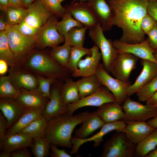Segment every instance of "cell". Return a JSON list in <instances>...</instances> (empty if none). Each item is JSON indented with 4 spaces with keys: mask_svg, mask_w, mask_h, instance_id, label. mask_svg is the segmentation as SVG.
<instances>
[{
    "mask_svg": "<svg viewBox=\"0 0 157 157\" xmlns=\"http://www.w3.org/2000/svg\"><path fill=\"white\" fill-rule=\"evenodd\" d=\"M96 112L105 123L121 120L124 115L122 105L116 101L102 105Z\"/></svg>",
    "mask_w": 157,
    "mask_h": 157,
    "instance_id": "d4e9b609",
    "label": "cell"
},
{
    "mask_svg": "<svg viewBox=\"0 0 157 157\" xmlns=\"http://www.w3.org/2000/svg\"><path fill=\"white\" fill-rule=\"evenodd\" d=\"M82 123L81 126L75 132L74 137L79 139L87 138L90 135L101 128L105 124L96 111L91 112Z\"/></svg>",
    "mask_w": 157,
    "mask_h": 157,
    "instance_id": "484cf974",
    "label": "cell"
},
{
    "mask_svg": "<svg viewBox=\"0 0 157 157\" xmlns=\"http://www.w3.org/2000/svg\"><path fill=\"white\" fill-rule=\"evenodd\" d=\"M17 101L24 109L44 107L49 99L36 90H28L24 89L20 90Z\"/></svg>",
    "mask_w": 157,
    "mask_h": 157,
    "instance_id": "7402d4cb",
    "label": "cell"
},
{
    "mask_svg": "<svg viewBox=\"0 0 157 157\" xmlns=\"http://www.w3.org/2000/svg\"><path fill=\"white\" fill-rule=\"evenodd\" d=\"M92 53L83 59H81L78 63V69L71 74L73 77H84L95 74L101 58V54L99 47L95 44L92 47Z\"/></svg>",
    "mask_w": 157,
    "mask_h": 157,
    "instance_id": "d6986e66",
    "label": "cell"
},
{
    "mask_svg": "<svg viewBox=\"0 0 157 157\" xmlns=\"http://www.w3.org/2000/svg\"><path fill=\"white\" fill-rule=\"evenodd\" d=\"M20 93L10 81L8 75L1 76L0 78V98H9L16 99Z\"/></svg>",
    "mask_w": 157,
    "mask_h": 157,
    "instance_id": "74e56055",
    "label": "cell"
},
{
    "mask_svg": "<svg viewBox=\"0 0 157 157\" xmlns=\"http://www.w3.org/2000/svg\"><path fill=\"white\" fill-rule=\"evenodd\" d=\"M100 23L89 30V35L101 51L103 65L106 70L110 73L112 64L118 53L113 46V42L105 36Z\"/></svg>",
    "mask_w": 157,
    "mask_h": 157,
    "instance_id": "8992f818",
    "label": "cell"
},
{
    "mask_svg": "<svg viewBox=\"0 0 157 157\" xmlns=\"http://www.w3.org/2000/svg\"><path fill=\"white\" fill-rule=\"evenodd\" d=\"M33 139L27 135L18 133L6 137L3 151L11 153L18 149L31 147Z\"/></svg>",
    "mask_w": 157,
    "mask_h": 157,
    "instance_id": "4316f807",
    "label": "cell"
},
{
    "mask_svg": "<svg viewBox=\"0 0 157 157\" xmlns=\"http://www.w3.org/2000/svg\"><path fill=\"white\" fill-rule=\"evenodd\" d=\"M76 82L80 99L94 93L103 85L95 74L82 77Z\"/></svg>",
    "mask_w": 157,
    "mask_h": 157,
    "instance_id": "83f0119b",
    "label": "cell"
},
{
    "mask_svg": "<svg viewBox=\"0 0 157 157\" xmlns=\"http://www.w3.org/2000/svg\"><path fill=\"white\" fill-rule=\"evenodd\" d=\"M142 70L135 82L127 89L128 96L130 97L157 76V63L147 60L141 59Z\"/></svg>",
    "mask_w": 157,
    "mask_h": 157,
    "instance_id": "ac0fdd59",
    "label": "cell"
},
{
    "mask_svg": "<svg viewBox=\"0 0 157 157\" xmlns=\"http://www.w3.org/2000/svg\"><path fill=\"white\" fill-rule=\"evenodd\" d=\"M8 44L17 64L21 65L29 53L36 46L35 39L20 32L17 25H8L6 30Z\"/></svg>",
    "mask_w": 157,
    "mask_h": 157,
    "instance_id": "277c9868",
    "label": "cell"
},
{
    "mask_svg": "<svg viewBox=\"0 0 157 157\" xmlns=\"http://www.w3.org/2000/svg\"><path fill=\"white\" fill-rule=\"evenodd\" d=\"M44 107L24 109L17 120L9 128L6 137L19 133L33 121L42 117Z\"/></svg>",
    "mask_w": 157,
    "mask_h": 157,
    "instance_id": "603a6c76",
    "label": "cell"
},
{
    "mask_svg": "<svg viewBox=\"0 0 157 157\" xmlns=\"http://www.w3.org/2000/svg\"><path fill=\"white\" fill-rule=\"evenodd\" d=\"M104 143L101 157L135 156L136 144L131 142L125 133L117 131Z\"/></svg>",
    "mask_w": 157,
    "mask_h": 157,
    "instance_id": "5b68a950",
    "label": "cell"
},
{
    "mask_svg": "<svg viewBox=\"0 0 157 157\" xmlns=\"http://www.w3.org/2000/svg\"></svg>",
    "mask_w": 157,
    "mask_h": 157,
    "instance_id": "e7e4bbea",
    "label": "cell"
},
{
    "mask_svg": "<svg viewBox=\"0 0 157 157\" xmlns=\"http://www.w3.org/2000/svg\"><path fill=\"white\" fill-rule=\"evenodd\" d=\"M11 153L2 151L0 154V157H10Z\"/></svg>",
    "mask_w": 157,
    "mask_h": 157,
    "instance_id": "91938a15",
    "label": "cell"
},
{
    "mask_svg": "<svg viewBox=\"0 0 157 157\" xmlns=\"http://www.w3.org/2000/svg\"><path fill=\"white\" fill-rule=\"evenodd\" d=\"M38 86L35 90L49 99L50 97V86L56 79L53 77L45 78L44 76L36 75Z\"/></svg>",
    "mask_w": 157,
    "mask_h": 157,
    "instance_id": "60d3db41",
    "label": "cell"
},
{
    "mask_svg": "<svg viewBox=\"0 0 157 157\" xmlns=\"http://www.w3.org/2000/svg\"><path fill=\"white\" fill-rule=\"evenodd\" d=\"M115 101L116 99L114 95L103 85L94 93L81 98L76 102L67 105V114H72L77 110L85 106L99 107L105 103Z\"/></svg>",
    "mask_w": 157,
    "mask_h": 157,
    "instance_id": "30bf717a",
    "label": "cell"
},
{
    "mask_svg": "<svg viewBox=\"0 0 157 157\" xmlns=\"http://www.w3.org/2000/svg\"><path fill=\"white\" fill-rule=\"evenodd\" d=\"M87 29V28L84 26L81 28H72L64 35L65 42L71 47L83 46Z\"/></svg>",
    "mask_w": 157,
    "mask_h": 157,
    "instance_id": "d590c367",
    "label": "cell"
},
{
    "mask_svg": "<svg viewBox=\"0 0 157 157\" xmlns=\"http://www.w3.org/2000/svg\"><path fill=\"white\" fill-rule=\"evenodd\" d=\"M4 12L8 24L14 25L19 24L25 18L28 10L23 8L9 6Z\"/></svg>",
    "mask_w": 157,
    "mask_h": 157,
    "instance_id": "e575fe53",
    "label": "cell"
},
{
    "mask_svg": "<svg viewBox=\"0 0 157 157\" xmlns=\"http://www.w3.org/2000/svg\"><path fill=\"white\" fill-rule=\"evenodd\" d=\"M113 13L112 24L121 28L119 40L128 44L140 43L145 40L140 27L142 20L148 14V0H108Z\"/></svg>",
    "mask_w": 157,
    "mask_h": 157,
    "instance_id": "6da1fadb",
    "label": "cell"
},
{
    "mask_svg": "<svg viewBox=\"0 0 157 157\" xmlns=\"http://www.w3.org/2000/svg\"><path fill=\"white\" fill-rule=\"evenodd\" d=\"M157 91V76L135 93L139 100L146 101Z\"/></svg>",
    "mask_w": 157,
    "mask_h": 157,
    "instance_id": "ab89813d",
    "label": "cell"
},
{
    "mask_svg": "<svg viewBox=\"0 0 157 157\" xmlns=\"http://www.w3.org/2000/svg\"><path fill=\"white\" fill-rule=\"evenodd\" d=\"M55 81L50 90L49 101L42 113L43 116L47 121L53 118L67 113V106L63 104L61 98L63 84L60 82H55Z\"/></svg>",
    "mask_w": 157,
    "mask_h": 157,
    "instance_id": "2e32d148",
    "label": "cell"
},
{
    "mask_svg": "<svg viewBox=\"0 0 157 157\" xmlns=\"http://www.w3.org/2000/svg\"><path fill=\"white\" fill-rule=\"evenodd\" d=\"M21 65L36 75L53 77L62 81L69 78L70 74L49 56V53L33 49Z\"/></svg>",
    "mask_w": 157,
    "mask_h": 157,
    "instance_id": "3957f363",
    "label": "cell"
},
{
    "mask_svg": "<svg viewBox=\"0 0 157 157\" xmlns=\"http://www.w3.org/2000/svg\"><path fill=\"white\" fill-rule=\"evenodd\" d=\"M0 59L5 61L10 67L17 64L10 47L6 31H0Z\"/></svg>",
    "mask_w": 157,
    "mask_h": 157,
    "instance_id": "836d02e7",
    "label": "cell"
},
{
    "mask_svg": "<svg viewBox=\"0 0 157 157\" xmlns=\"http://www.w3.org/2000/svg\"><path fill=\"white\" fill-rule=\"evenodd\" d=\"M139 58L131 53H118L110 72L115 78L125 82H129L131 72L135 68Z\"/></svg>",
    "mask_w": 157,
    "mask_h": 157,
    "instance_id": "4fadbf2b",
    "label": "cell"
},
{
    "mask_svg": "<svg viewBox=\"0 0 157 157\" xmlns=\"http://www.w3.org/2000/svg\"><path fill=\"white\" fill-rule=\"evenodd\" d=\"M126 124L124 122L121 120L105 123L97 133L90 138L84 139H79L73 137L71 140L73 147L70 154H73L77 153L80 147L87 142L93 141L94 147H98L102 141L103 138L105 135L114 130L116 131H120L123 129Z\"/></svg>",
    "mask_w": 157,
    "mask_h": 157,
    "instance_id": "e0dca14e",
    "label": "cell"
},
{
    "mask_svg": "<svg viewBox=\"0 0 157 157\" xmlns=\"http://www.w3.org/2000/svg\"><path fill=\"white\" fill-rule=\"evenodd\" d=\"M95 75L102 85L105 86L115 97L116 102L122 105L128 97L127 89L131 83L125 82L111 76L104 68L103 64L100 63Z\"/></svg>",
    "mask_w": 157,
    "mask_h": 157,
    "instance_id": "9c48e42d",
    "label": "cell"
},
{
    "mask_svg": "<svg viewBox=\"0 0 157 157\" xmlns=\"http://www.w3.org/2000/svg\"><path fill=\"white\" fill-rule=\"evenodd\" d=\"M148 14L153 16L157 21V1H149Z\"/></svg>",
    "mask_w": 157,
    "mask_h": 157,
    "instance_id": "681fc988",
    "label": "cell"
},
{
    "mask_svg": "<svg viewBox=\"0 0 157 157\" xmlns=\"http://www.w3.org/2000/svg\"><path fill=\"white\" fill-rule=\"evenodd\" d=\"M1 98L0 109L7 120L8 129L17 120L24 109L15 99L9 98Z\"/></svg>",
    "mask_w": 157,
    "mask_h": 157,
    "instance_id": "cb8c5ba5",
    "label": "cell"
},
{
    "mask_svg": "<svg viewBox=\"0 0 157 157\" xmlns=\"http://www.w3.org/2000/svg\"><path fill=\"white\" fill-rule=\"evenodd\" d=\"M6 20L1 15L0 18V31H6L8 26Z\"/></svg>",
    "mask_w": 157,
    "mask_h": 157,
    "instance_id": "db71d44e",
    "label": "cell"
},
{
    "mask_svg": "<svg viewBox=\"0 0 157 157\" xmlns=\"http://www.w3.org/2000/svg\"><path fill=\"white\" fill-rule=\"evenodd\" d=\"M66 11L73 17L90 29L100 23L93 10L87 2L72 1L65 6Z\"/></svg>",
    "mask_w": 157,
    "mask_h": 157,
    "instance_id": "7c38bea8",
    "label": "cell"
},
{
    "mask_svg": "<svg viewBox=\"0 0 157 157\" xmlns=\"http://www.w3.org/2000/svg\"><path fill=\"white\" fill-rule=\"evenodd\" d=\"M71 47L65 42L63 45L52 47L49 52L50 57L66 69L69 59Z\"/></svg>",
    "mask_w": 157,
    "mask_h": 157,
    "instance_id": "4dcf8cb0",
    "label": "cell"
},
{
    "mask_svg": "<svg viewBox=\"0 0 157 157\" xmlns=\"http://www.w3.org/2000/svg\"><path fill=\"white\" fill-rule=\"evenodd\" d=\"M8 3L9 6L25 8L24 0H8Z\"/></svg>",
    "mask_w": 157,
    "mask_h": 157,
    "instance_id": "f907efd6",
    "label": "cell"
},
{
    "mask_svg": "<svg viewBox=\"0 0 157 157\" xmlns=\"http://www.w3.org/2000/svg\"><path fill=\"white\" fill-rule=\"evenodd\" d=\"M54 14L62 18L66 13V9L62 6L59 0H40Z\"/></svg>",
    "mask_w": 157,
    "mask_h": 157,
    "instance_id": "b9f144b4",
    "label": "cell"
},
{
    "mask_svg": "<svg viewBox=\"0 0 157 157\" xmlns=\"http://www.w3.org/2000/svg\"><path fill=\"white\" fill-rule=\"evenodd\" d=\"M149 1H157V0H148Z\"/></svg>",
    "mask_w": 157,
    "mask_h": 157,
    "instance_id": "6125c7cd",
    "label": "cell"
},
{
    "mask_svg": "<svg viewBox=\"0 0 157 157\" xmlns=\"http://www.w3.org/2000/svg\"><path fill=\"white\" fill-rule=\"evenodd\" d=\"M146 104L157 108V91L146 101Z\"/></svg>",
    "mask_w": 157,
    "mask_h": 157,
    "instance_id": "816d5d0a",
    "label": "cell"
},
{
    "mask_svg": "<svg viewBox=\"0 0 157 157\" xmlns=\"http://www.w3.org/2000/svg\"><path fill=\"white\" fill-rule=\"evenodd\" d=\"M8 72L10 81L17 90H34L37 88L38 82L36 75L21 65L16 64L10 66Z\"/></svg>",
    "mask_w": 157,
    "mask_h": 157,
    "instance_id": "8fae6325",
    "label": "cell"
},
{
    "mask_svg": "<svg viewBox=\"0 0 157 157\" xmlns=\"http://www.w3.org/2000/svg\"><path fill=\"white\" fill-rule=\"evenodd\" d=\"M114 47L118 53L127 52L131 53L142 59L149 60L157 63L154 54L155 49L150 46L147 38L142 42L136 44H128L115 40L113 42Z\"/></svg>",
    "mask_w": 157,
    "mask_h": 157,
    "instance_id": "9a60e30c",
    "label": "cell"
},
{
    "mask_svg": "<svg viewBox=\"0 0 157 157\" xmlns=\"http://www.w3.org/2000/svg\"><path fill=\"white\" fill-rule=\"evenodd\" d=\"M27 9V14L24 20L29 26L38 31L54 14L40 0H34Z\"/></svg>",
    "mask_w": 157,
    "mask_h": 157,
    "instance_id": "5bb4252c",
    "label": "cell"
},
{
    "mask_svg": "<svg viewBox=\"0 0 157 157\" xmlns=\"http://www.w3.org/2000/svg\"><path fill=\"white\" fill-rule=\"evenodd\" d=\"M18 29L23 34L34 38L36 35L38 31L29 26L23 20L19 24L17 25Z\"/></svg>",
    "mask_w": 157,
    "mask_h": 157,
    "instance_id": "f6af8a7d",
    "label": "cell"
},
{
    "mask_svg": "<svg viewBox=\"0 0 157 157\" xmlns=\"http://www.w3.org/2000/svg\"><path fill=\"white\" fill-rule=\"evenodd\" d=\"M8 65L7 63L4 60L0 59V74L3 75L7 71Z\"/></svg>",
    "mask_w": 157,
    "mask_h": 157,
    "instance_id": "f5cc1de1",
    "label": "cell"
},
{
    "mask_svg": "<svg viewBox=\"0 0 157 157\" xmlns=\"http://www.w3.org/2000/svg\"><path fill=\"white\" fill-rule=\"evenodd\" d=\"M34 0H24V5L25 8H27L28 6L31 4Z\"/></svg>",
    "mask_w": 157,
    "mask_h": 157,
    "instance_id": "680465c9",
    "label": "cell"
},
{
    "mask_svg": "<svg viewBox=\"0 0 157 157\" xmlns=\"http://www.w3.org/2000/svg\"><path fill=\"white\" fill-rule=\"evenodd\" d=\"M146 122L151 126L154 128H157V115L155 117L147 120Z\"/></svg>",
    "mask_w": 157,
    "mask_h": 157,
    "instance_id": "11a10c76",
    "label": "cell"
},
{
    "mask_svg": "<svg viewBox=\"0 0 157 157\" xmlns=\"http://www.w3.org/2000/svg\"><path fill=\"white\" fill-rule=\"evenodd\" d=\"M47 122L42 116L31 122L19 133L28 135L34 140L43 137Z\"/></svg>",
    "mask_w": 157,
    "mask_h": 157,
    "instance_id": "d6a6232c",
    "label": "cell"
},
{
    "mask_svg": "<svg viewBox=\"0 0 157 157\" xmlns=\"http://www.w3.org/2000/svg\"><path fill=\"white\" fill-rule=\"evenodd\" d=\"M157 146V128L135 147V156L144 157Z\"/></svg>",
    "mask_w": 157,
    "mask_h": 157,
    "instance_id": "f546056e",
    "label": "cell"
},
{
    "mask_svg": "<svg viewBox=\"0 0 157 157\" xmlns=\"http://www.w3.org/2000/svg\"><path fill=\"white\" fill-rule=\"evenodd\" d=\"M50 154L51 157H71L72 156L68 154L64 149H60L57 148L55 145L50 144Z\"/></svg>",
    "mask_w": 157,
    "mask_h": 157,
    "instance_id": "7dc6e473",
    "label": "cell"
},
{
    "mask_svg": "<svg viewBox=\"0 0 157 157\" xmlns=\"http://www.w3.org/2000/svg\"><path fill=\"white\" fill-rule=\"evenodd\" d=\"M145 157H157V146L155 149L147 154Z\"/></svg>",
    "mask_w": 157,
    "mask_h": 157,
    "instance_id": "6f0895ef",
    "label": "cell"
},
{
    "mask_svg": "<svg viewBox=\"0 0 157 157\" xmlns=\"http://www.w3.org/2000/svg\"><path fill=\"white\" fill-rule=\"evenodd\" d=\"M21 148L11 153V157H31V153L27 148Z\"/></svg>",
    "mask_w": 157,
    "mask_h": 157,
    "instance_id": "c3c4849f",
    "label": "cell"
},
{
    "mask_svg": "<svg viewBox=\"0 0 157 157\" xmlns=\"http://www.w3.org/2000/svg\"><path fill=\"white\" fill-rule=\"evenodd\" d=\"M124 117L121 121L145 122L157 115V108L143 105L128 97L122 104Z\"/></svg>",
    "mask_w": 157,
    "mask_h": 157,
    "instance_id": "52a82bcc",
    "label": "cell"
},
{
    "mask_svg": "<svg viewBox=\"0 0 157 157\" xmlns=\"http://www.w3.org/2000/svg\"><path fill=\"white\" fill-rule=\"evenodd\" d=\"M157 22L152 16L147 14L142 18L140 25L141 29L144 34L148 35Z\"/></svg>",
    "mask_w": 157,
    "mask_h": 157,
    "instance_id": "7bdbcfd3",
    "label": "cell"
},
{
    "mask_svg": "<svg viewBox=\"0 0 157 157\" xmlns=\"http://www.w3.org/2000/svg\"><path fill=\"white\" fill-rule=\"evenodd\" d=\"M154 55L155 59L157 61V49L155 50Z\"/></svg>",
    "mask_w": 157,
    "mask_h": 157,
    "instance_id": "94428289",
    "label": "cell"
},
{
    "mask_svg": "<svg viewBox=\"0 0 157 157\" xmlns=\"http://www.w3.org/2000/svg\"><path fill=\"white\" fill-rule=\"evenodd\" d=\"M63 85L61 98L65 106L78 101L80 97L76 82L69 78L65 81Z\"/></svg>",
    "mask_w": 157,
    "mask_h": 157,
    "instance_id": "f1b7e54d",
    "label": "cell"
},
{
    "mask_svg": "<svg viewBox=\"0 0 157 157\" xmlns=\"http://www.w3.org/2000/svg\"><path fill=\"white\" fill-rule=\"evenodd\" d=\"M8 129L7 121L1 112L0 113V148L3 149L6 138V129Z\"/></svg>",
    "mask_w": 157,
    "mask_h": 157,
    "instance_id": "ee69618b",
    "label": "cell"
},
{
    "mask_svg": "<svg viewBox=\"0 0 157 157\" xmlns=\"http://www.w3.org/2000/svg\"><path fill=\"white\" fill-rule=\"evenodd\" d=\"M148 41L153 49H157V21L147 35Z\"/></svg>",
    "mask_w": 157,
    "mask_h": 157,
    "instance_id": "bcb514c9",
    "label": "cell"
},
{
    "mask_svg": "<svg viewBox=\"0 0 157 157\" xmlns=\"http://www.w3.org/2000/svg\"><path fill=\"white\" fill-rule=\"evenodd\" d=\"M97 16L104 31L111 30L113 15L111 9L106 0H88L87 2Z\"/></svg>",
    "mask_w": 157,
    "mask_h": 157,
    "instance_id": "44dd1931",
    "label": "cell"
},
{
    "mask_svg": "<svg viewBox=\"0 0 157 157\" xmlns=\"http://www.w3.org/2000/svg\"><path fill=\"white\" fill-rule=\"evenodd\" d=\"M35 142L31 147L33 155L35 157H46L50 154V144L44 137L34 140Z\"/></svg>",
    "mask_w": 157,
    "mask_h": 157,
    "instance_id": "f35d334b",
    "label": "cell"
},
{
    "mask_svg": "<svg viewBox=\"0 0 157 157\" xmlns=\"http://www.w3.org/2000/svg\"><path fill=\"white\" fill-rule=\"evenodd\" d=\"M92 53V48L88 49L83 46L71 47L69 62L66 69L71 74L78 68V63L82 56L87 55L90 56Z\"/></svg>",
    "mask_w": 157,
    "mask_h": 157,
    "instance_id": "1f68e13d",
    "label": "cell"
},
{
    "mask_svg": "<svg viewBox=\"0 0 157 157\" xmlns=\"http://www.w3.org/2000/svg\"><path fill=\"white\" fill-rule=\"evenodd\" d=\"M58 17L53 14L39 29L34 38L36 46L40 48L52 47L65 42V37L59 34L57 29Z\"/></svg>",
    "mask_w": 157,
    "mask_h": 157,
    "instance_id": "ba28073f",
    "label": "cell"
},
{
    "mask_svg": "<svg viewBox=\"0 0 157 157\" xmlns=\"http://www.w3.org/2000/svg\"><path fill=\"white\" fill-rule=\"evenodd\" d=\"M9 6L8 0H0V9L4 11Z\"/></svg>",
    "mask_w": 157,
    "mask_h": 157,
    "instance_id": "9f6ffc18",
    "label": "cell"
},
{
    "mask_svg": "<svg viewBox=\"0 0 157 157\" xmlns=\"http://www.w3.org/2000/svg\"><path fill=\"white\" fill-rule=\"evenodd\" d=\"M62 19L61 21L57 22L56 26L58 32L62 36L64 37L72 28L84 27L82 24L75 19L69 12L67 11Z\"/></svg>",
    "mask_w": 157,
    "mask_h": 157,
    "instance_id": "8d00e7d4",
    "label": "cell"
},
{
    "mask_svg": "<svg viewBox=\"0 0 157 157\" xmlns=\"http://www.w3.org/2000/svg\"><path fill=\"white\" fill-rule=\"evenodd\" d=\"M125 126L117 131L124 133L128 139L137 144L154 131L156 128L149 125L145 122L129 121L125 122Z\"/></svg>",
    "mask_w": 157,
    "mask_h": 157,
    "instance_id": "ffe728a7",
    "label": "cell"
},
{
    "mask_svg": "<svg viewBox=\"0 0 157 157\" xmlns=\"http://www.w3.org/2000/svg\"><path fill=\"white\" fill-rule=\"evenodd\" d=\"M90 113L85 111L75 115L66 114L50 119L47 121L44 137L51 144L72 148L73 131Z\"/></svg>",
    "mask_w": 157,
    "mask_h": 157,
    "instance_id": "7a4b0ae2",
    "label": "cell"
},
{
    "mask_svg": "<svg viewBox=\"0 0 157 157\" xmlns=\"http://www.w3.org/2000/svg\"><path fill=\"white\" fill-rule=\"evenodd\" d=\"M60 2L61 3V2L63 1L64 0H59Z\"/></svg>",
    "mask_w": 157,
    "mask_h": 157,
    "instance_id": "be15d7a7",
    "label": "cell"
}]
</instances>
